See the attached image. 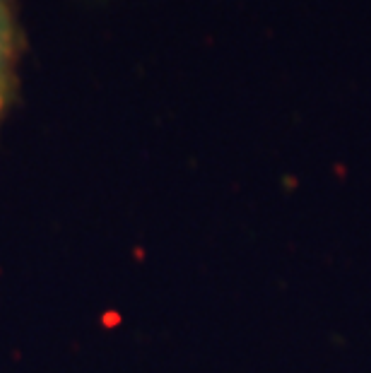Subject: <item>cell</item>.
Masks as SVG:
<instances>
[{
    "label": "cell",
    "instance_id": "6da1fadb",
    "mask_svg": "<svg viewBox=\"0 0 371 373\" xmlns=\"http://www.w3.org/2000/svg\"><path fill=\"white\" fill-rule=\"evenodd\" d=\"M22 36L17 24L14 0H0V123L17 99L19 87Z\"/></svg>",
    "mask_w": 371,
    "mask_h": 373
}]
</instances>
